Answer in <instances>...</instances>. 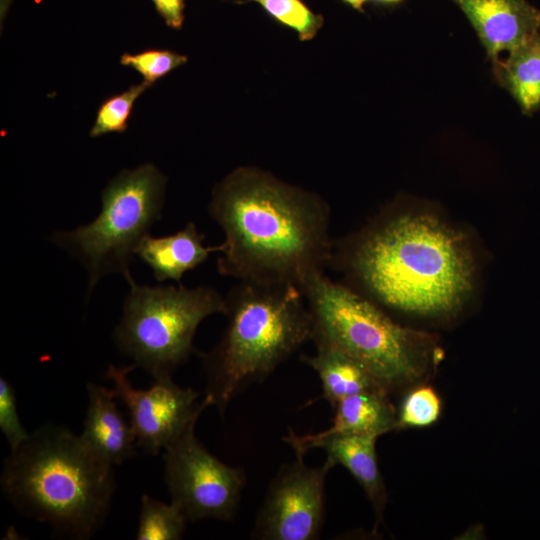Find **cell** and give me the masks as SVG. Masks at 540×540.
<instances>
[{"label": "cell", "mask_w": 540, "mask_h": 540, "mask_svg": "<svg viewBox=\"0 0 540 540\" xmlns=\"http://www.w3.org/2000/svg\"><path fill=\"white\" fill-rule=\"evenodd\" d=\"M313 321V342L334 345L389 393L427 383L442 358L428 333L402 326L353 288L316 275L302 288Z\"/></svg>", "instance_id": "obj_5"}, {"label": "cell", "mask_w": 540, "mask_h": 540, "mask_svg": "<svg viewBox=\"0 0 540 540\" xmlns=\"http://www.w3.org/2000/svg\"><path fill=\"white\" fill-rule=\"evenodd\" d=\"M258 3L279 24L294 30L300 41H310L324 24V17L314 13L303 0H238Z\"/></svg>", "instance_id": "obj_19"}, {"label": "cell", "mask_w": 540, "mask_h": 540, "mask_svg": "<svg viewBox=\"0 0 540 540\" xmlns=\"http://www.w3.org/2000/svg\"><path fill=\"white\" fill-rule=\"evenodd\" d=\"M224 315L220 340L199 353L205 396L221 415L234 397L267 378L313 333L305 296L291 284L239 281L225 296Z\"/></svg>", "instance_id": "obj_4"}, {"label": "cell", "mask_w": 540, "mask_h": 540, "mask_svg": "<svg viewBox=\"0 0 540 540\" xmlns=\"http://www.w3.org/2000/svg\"><path fill=\"white\" fill-rule=\"evenodd\" d=\"M135 367L111 364L106 377L112 380L117 398L129 411L137 446L147 454L157 455L211 402L207 396L198 402L199 392L180 387L171 377L155 380L149 389H135L127 378Z\"/></svg>", "instance_id": "obj_10"}, {"label": "cell", "mask_w": 540, "mask_h": 540, "mask_svg": "<svg viewBox=\"0 0 540 540\" xmlns=\"http://www.w3.org/2000/svg\"><path fill=\"white\" fill-rule=\"evenodd\" d=\"M332 408V424L324 433L380 437L396 430L397 408L385 391L354 394L341 399Z\"/></svg>", "instance_id": "obj_16"}, {"label": "cell", "mask_w": 540, "mask_h": 540, "mask_svg": "<svg viewBox=\"0 0 540 540\" xmlns=\"http://www.w3.org/2000/svg\"><path fill=\"white\" fill-rule=\"evenodd\" d=\"M187 518L178 506L163 503L149 495L140 501L137 540H179L186 530Z\"/></svg>", "instance_id": "obj_18"}, {"label": "cell", "mask_w": 540, "mask_h": 540, "mask_svg": "<svg viewBox=\"0 0 540 540\" xmlns=\"http://www.w3.org/2000/svg\"><path fill=\"white\" fill-rule=\"evenodd\" d=\"M127 283L129 293L114 331L116 346L154 380L171 377L195 352L200 323L210 315H224L225 296L209 286Z\"/></svg>", "instance_id": "obj_7"}, {"label": "cell", "mask_w": 540, "mask_h": 540, "mask_svg": "<svg viewBox=\"0 0 540 540\" xmlns=\"http://www.w3.org/2000/svg\"><path fill=\"white\" fill-rule=\"evenodd\" d=\"M151 84L143 81L132 85L120 94L106 99L98 108L94 126L90 131L91 137L107 133H122L127 129L135 101Z\"/></svg>", "instance_id": "obj_21"}, {"label": "cell", "mask_w": 540, "mask_h": 540, "mask_svg": "<svg viewBox=\"0 0 540 540\" xmlns=\"http://www.w3.org/2000/svg\"><path fill=\"white\" fill-rule=\"evenodd\" d=\"M185 55L166 49H149L136 54L124 53L120 62L139 72L151 85L172 70L185 64Z\"/></svg>", "instance_id": "obj_22"}, {"label": "cell", "mask_w": 540, "mask_h": 540, "mask_svg": "<svg viewBox=\"0 0 540 540\" xmlns=\"http://www.w3.org/2000/svg\"><path fill=\"white\" fill-rule=\"evenodd\" d=\"M475 29L492 64L540 29V10L527 0H452Z\"/></svg>", "instance_id": "obj_12"}, {"label": "cell", "mask_w": 540, "mask_h": 540, "mask_svg": "<svg viewBox=\"0 0 540 540\" xmlns=\"http://www.w3.org/2000/svg\"><path fill=\"white\" fill-rule=\"evenodd\" d=\"M208 213L224 233L217 258L223 276L302 291L329 267L328 204L265 170L241 166L230 172L214 187Z\"/></svg>", "instance_id": "obj_1"}, {"label": "cell", "mask_w": 540, "mask_h": 540, "mask_svg": "<svg viewBox=\"0 0 540 540\" xmlns=\"http://www.w3.org/2000/svg\"><path fill=\"white\" fill-rule=\"evenodd\" d=\"M498 83L531 115L540 109V29L509 52L506 59L493 63Z\"/></svg>", "instance_id": "obj_17"}, {"label": "cell", "mask_w": 540, "mask_h": 540, "mask_svg": "<svg viewBox=\"0 0 540 540\" xmlns=\"http://www.w3.org/2000/svg\"><path fill=\"white\" fill-rule=\"evenodd\" d=\"M167 179L153 164L123 170L101 195V210L91 222L57 230L51 242L76 259L87 272V300L97 283L110 274L127 282L141 241L160 220Z\"/></svg>", "instance_id": "obj_6"}, {"label": "cell", "mask_w": 540, "mask_h": 540, "mask_svg": "<svg viewBox=\"0 0 540 540\" xmlns=\"http://www.w3.org/2000/svg\"><path fill=\"white\" fill-rule=\"evenodd\" d=\"M442 413V400L437 391L427 383L407 391L397 408L396 430L422 428L433 425Z\"/></svg>", "instance_id": "obj_20"}, {"label": "cell", "mask_w": 540, "mask_h": 540, "mask_svg": "<svg viewBox=\"0 0 540 540\" xmlns=\"http://www.w3.org/2000/svg\"><path fill=\"white\" fill-rule=\"evenodd\" d=\"M167 26L181 29L184 22L185 0H151Z\"/></svg>", "instance_id": "obj_24"}, {"label": "cell", "mask_w": 540, "mask_h": 540, "mask_svg": "<svg viewBox=\"0 0 540 540\" xmlns=\"http://www.w3.org/2000/svg\"><path fill=\"white\" fill-rule=\"evenodd\" d=\"M205 236L193 222L174 234L147 235L139 244L136 256L153 272L158 282L181 283L183 275L206 262L212 252H220L221 244L206 246Z\"/></svg>", "instance_id": "obj_14"}, {"label": "cell", "mask_w": 540, "mask_h": 540, "mask_svg": "<svg viewBox=\"0 0 540 540\" xmlns=\"http://www.w3.org/2000/svg\"><path fill=\"white\" fill-rule=\"evenodd\" d=\"M334 465L316 467L303 457L283 464L272 478L257 512L251 538L315 540L325 521L326 478Z\"/></svg>", "instance_id": "obj_9"}, {"label": "cell", "mask_w": 540, "mask_h": 540, "mask_svg": "<svg viewBox=\"0 0 540 540\" xmlns=\"http://www.w3.org/2000/svg\"><path fill=\"white\" fill-rule=\"evenodd\" d=\"M0 429L11 450L18 448L30 436L19 419L14 387L3 376L0 377Z\"/></svg>", "instance_id": "obj_23"}, {"label": "cell", "mask_w": 540, "mask_h": 540, "mask_svg": "<svg viewBox=\"0 0 540 540\" xmlns=\"http://www.w3.org/2000/svg\"><path fill=\"white\" fill-rule=\"evenodd\" d=\"M0 485L19 513L68 538H91L106 520L112 465L65 427L45 424L4 460Z\"/></svg>", "instance_id": "obj_3"}, {"label": "cell", "mask_w": 540, "mask_h": 540, "mask_svg": "<svg viewBox=\"0 0 540 540\" xmlns=\"http://www.w3.org/2000/svg\"><path fill=\"white\" fill-rule=\"evenodd\" d=\"M88 406L79 435L87 447L110 465L122 464L135 455L136 437L118 410L114 390L87 384Z\"/></svg>", "instance_id": "obj_13"}, {"label": "cell", "mask_w": 540, "mask_h": 540, "mask_svg": "<svg viewBox=\"0 0 540 540\" xmlns=\"http://www.w3.org/2000/svg\"><path fill=\"white\" fill-rule=\"evenodd\" d=\"M371 0H342V2L346 5H349L353 9L364 12V5Z\"/></svg>", "instance_id": "obj_25"}, {"label": "cell", "mask_w": 540, "mask_h": 540, "mask_svg": "<svg viewBox=\"0 0 540 540\" xmlns=\"http://www.w3.org/2000/svg\"><path fill=\"white\" fill-rule=\"evenodd\" d=\"M378 437L361 434H327L323 431L298 435L289 431L284 441L296 456L304 457L310 449H322L334 466L341 465L362 487L372 505L376 527L383 520L387 503V490L379 469L376 453Z\"/></svg>", "instance_id": "obj_11"}, {"label": "cell", "mask_w": 540, "mask_h": 540, "mask_svg": "<svg viewBox=\"0 0 540 540\" xmlns=\"http://www.w3.org/2000/svg\"><path fill=\"white\" fill-rule=\"evenodd\" d=\"M198 418L164 448V481L171 502L188 521H229L237 513L246 473L220 461L198 440Z\"/></svg>", "instance_id": "obj_8"}, {"label": "cell", "mask_w": 540, "mask_h": 540, "mask_svg": "<svg viewBox=\"0 0 540 540\" xmlns=\"http://www.w3.org/2000/svg\"><path fill=\"white\" fill-rule=\"evenodd\" d=\"M329 266L383 305L429 317L454 314L473 288L474 260L460 232L430 215H396L353 241L333 240Z\"/></svg>", "instance_id": "obj_2"}, {"label": "cell", "mask_w": 540, "mask_h": 540, "mask_svg": "<svg viewBox=\"0 0 540 540\" xmlns=\"http://www.w3.org/2000/svg\"><path fill=\"white\" fill-rule=\"evenodd\" d=\"M314 344L315 354L302 355L301 360L318 375L323 397L331 407L341 399L354 394L369 391L387 392L365 366L340 348L325 342Z\"/></svg>", "instance_id": "obj_15"}, {"label": "cell", "mask_w": 540, "mask_h": 540, "mask_svg": "<svg viewBox=\"0 0 540 540\" xmlns=\"http://www.w3.org/2000/svg\"><path fill=\"white\" fill-rule=\"evenodd\" d=\"M371 1L381 6H395L402 3L404 0H371Z\"/></svg>", "instance_id": "obj_26"}]
</instances>
